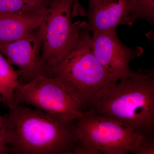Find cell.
<instances>
[{
  "label": "cell",
  "instance_id": "cell-1",
  "mask_svg": "<svg viewBox=\"0 0 154 154\" xmlns=\"http://www.w3.org/2000/svg\"><path fill=\"white\" fill-rule=\"evenodd\" d=\"M135 132L154 135V70L139 69L130 77L102 88L83 106Z\"/></svg>",
  "mask_w": 154,
  "mask_h": 154
},
{
  "label": "cell",
  "instance_id": "cell-2",
  "mask_svg": "<svg viewBox=\"0 0 154 154\" xmlns=\"http://www.w3.org/2000/svg\"><path fill=\"white\" fill-rule=\"evenodd\" d=\"M5 116L11 153L72 154L78 143L76 121L21 104Z\"/></svg>",
  "mask_w": 154,
  "mask_h": 154
},
{
  "label": "cell",
  "instance_id": "cell-3",
  "mask_svg": "<svg viewBox=\"0 0 154 154\" xmlns=\"http://www.w3.org/2000/svg\"><path fill=\"white\" fill-rule=\"evenodd\" d=\"M90 32L86 22L74 46L42 75L54 80L82 107L102 88L118 81L94 56L90 46Z\"/></svg>",
  "mask_w": 154,
  "mask_h": 154
},
{
  "label": "cell",
  "instance_id": "cell-4",
  "mask_svg": "<svg viewBox=\"0 0 154 154\" xmlns=\"http://www.w3.org/2000/svg\"><path fill=\"white\" fill-rule=\"evenodd\" d=\"M75 125L78 142L95 148L101 154H133L147 138L154 135L138 133L91 111H84Z\"/></svg>",
  "mask_w": 154,
  "mask_h": 154
},
{
  "label": "cell",
  "instance_id": "cell-5",
  "mask_svg": "<svg viewBox=\"0 0 154 154\" xmlns=\"http://www.w3.org/2000/svg\"><path fill=\"white\" fill-rule=\"evenodd\" d=\"M75 1L54 0L48 9L42 48V75L66 55L78 40L85 22H72Z\"/></svg>",
  "mask_w": 154,
  "mask_h": 154
},
{
  "label": "cell",
  "instance_id": "cell-6",
  "mask_svg": "<svg viewBox=\"0 0 154 154\" xmlns=\"http://www.w3.org/2000/svg\"><path fill=\"white\" fill-rule=\"evenodd\" d=\"M17 104L26 103L36 109L77 121L84 114L82 105L50 77L40 75L20 84L14 96Z\"/></svg>",
  "mask_w": 154,
  "mask_h": 154
},
{
  "label": "cell",
  "instance_id": "cell-7",
  "mask_svg": "<svg viewBox=\"0 0 154 154\" xmlns=\"http://www.w3.org/2000/svg\"><path fill=\"white\" fill-rule=\"evenodd\" d=\"M94 56L99 63L117 81L124 79L133 74L129 64L142 54L141 48L125 45L119 38L116 30L94 33L90 41Z\"/></svg>",
  "mask_w": 154,
  "mask_h": 154
},
{
  "label": "cell",
  "instance_id": "cell-8",
  "mask_svg": "<svg viewBox=\"0 0 154 154\" xmlns=\"http://www.w3.org/2000/svg\"><path fill=\"white\" fill-rule=\"evenodd\" d=\"M45 21L29 35L0 45V52L11 64L18 67L19 84L28 82L42 73L41 54Z\"/></svg>",
  "mask_w": 154,
  "mask_h": 154
},
{
  "label": "cell",
  "instance_id": "cell-9",
  "mask_svg": "<svg viewBox=\"0 0 154 154\" xmlns=\"http://www.w3.org/2000/svg\"><path fill=\"white\" fill-rule=\"evenodd\" d=\"M134 6V0H89L88 30L93 33L116 30L125 25Z\"/></svg>",
  "mask_w": 154,
  "mask_h": 154
},
{
  "label": "cell",
  "instance_id": "cell-10",
  "mask_svg": "<svg viewBox=\"0 0 154 154\" xmlns=\"http://www.w3.org/2000/svg\"><path fill=\"white\" fill-rule=\"evenodd\" d=\"M45 14L0 13V45L29 35L44 22Z\"/></svg>",
  "mask_w": 154,
  "mask_h": 154
},
{
  "label": "cell",
  "instance_id": "cell-11",
  "mask_svg": "<svg viewBox=\"0 0 154 154\" xmlns=\"http://www.w3.org/2000/svg\"><path fill=\"white\" fill-rule=\"evenodd\" d=\"M19 85L18 72L0 52V102L9 109L17 105L14 96Z\"/></svg>",
  "mask_w": 154,
  "mask_h": 154
},
{
  "label": "cell",
  "instance_id": "cell-12",
  "mask_svg": "<svg viewBox=\"0 0 154 154\" xmlns=\"http://www.w3.org/2000/svg\"><path fill=\"white\" fill-rule=\"evenodd\" d=\"M54 0H0V13L45 14Z\"/></svg>",
  "mask_w": 154,
  "mask_h": 154
},
{
  "label": "cell",
  "instance_id": "cell-13",
  "mask_svg": "<svg viewBox=\"0 0 154 154\" xmlns=\"http://www.w3.org/2000/svg\"><path fill=\"white\" fill-rule=\"evenodd\" d=\"M134 6L125 25L131 26L139 19H143L151 25L154 23V0H134Z\"/></svg>",
  "mask_w": 154,
  "mask_h": 154
},
{
  "label": "cell",
  "instance_id": "cell-14",
  "mask_svg": "<svg viewBox=\"0 0 154 154\" xmlns=\"http://www.w3.org/2000/svg\"><path fill=\"white\" fill-rule=\"evenodd\" d=\"M11 153L7 138L6 116L0 113V154Z\"/></svg>",
  "mask_w": 154,
  "mask_h": 154
},
{
  "label": "cell",
  "instance_id": "cell-15",
  "mask_svg": "<svg viewBox=\"0 0 154 154\" xmlns=\"http://www.w3.org/2000/svg\"><path fill=\"white\" fill-rule=\"evenodd\" d=\"M134 154H154V137L150 136L135 150Z\"/></svg>",
  "mask_w": 154,
  "mask_h": 154
},
{
  "label": "cell",
  "instance_id": "cell-16",
  "mask_svg": "<svg viewBox=\"0 0 154 154\" xmlns=\"http://www.w3.org/2000/svg\"><path fill=\"white\" fill-rule=\"evenodd\" d=\"M101 153L98 149L78 142L73 150L72 154H100Z\"/></svg>",
  "mask_w": 154,
  "mask_h": 154
}]
</instances>
